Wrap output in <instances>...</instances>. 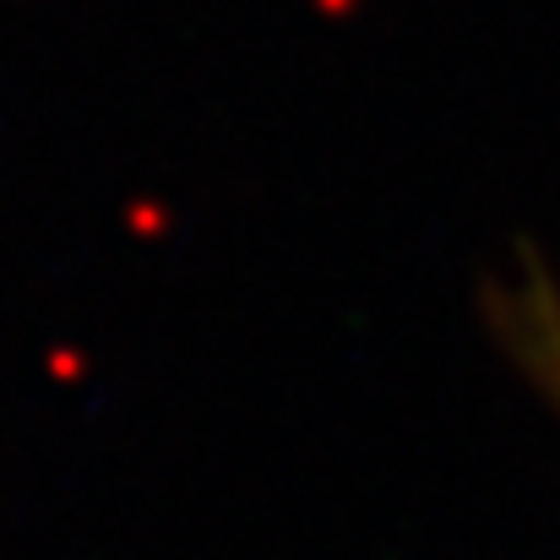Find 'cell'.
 <instances>
[{
    "label": "cell",
    "mask_w": 560,
    "mask_h": 560,
    "mask_svg": "<svg viewBox=\"0 0 560 560\" xmlns=\"http://www.w3.org/2000/svg\"><path fill=\"white\" fill-rule=\"evenodd\" d=\"M495 327L512 360L534 375V386L560 408V289L550 272H523L512 289L495 294Z\"/></svg>",
    "instance_id": "1"
}]
</instances>
